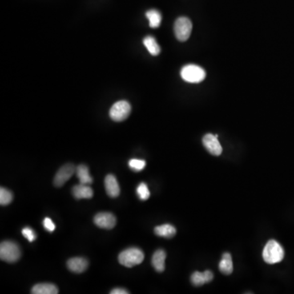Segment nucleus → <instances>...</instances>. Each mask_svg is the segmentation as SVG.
<instances>
[{
	"label": "nucleus",
	"mask_w": 294,
	"mask_h": 294,
	"mask_svg": "<svg viewBox=\"0 0 294 294\" xmlns=\"http://www.w3.org/2000/svg\"><path fill=\"white\" fill-rule=\"evenodd\" d=\"M105 187L107 195L111 198H116L120 194L119 182L112 174H109L105 178Z\"/></svg>",
	"instance_id": "9d476101"
},
{
	"label": "nucleus",
	"mask_w": 294,
	"mask_h": 294,
	"mask_svg": "<svg viewBox=\"0 0 294 294\" xmlns=\"http://www.w3.org/2000/svg\"><path fill=\"white\" fill-rule=\"evenodd\" d=\"M166 253L164 250L158 249L153 254L152 266L158 272H163L165 269Z\"/></svg>",
	"instance_id": "4468645a"
},
{
	"label": "nucleus",
	"mask_w": 294,
	"mask_h": 294,
	"mask_svg": "<svg viewBox=\"0 0 294 294\" xmlns=\"http://www.w3.org/2000/svg\"><path fill=\"white\" fill-rule=\"evenodd\" d=\"M13 194L8 189L0 188V204L3 206L9 205L13 201Z\"/></svg>",
	"instance_id": "412c9836"
},
{
	"label": "nucleus",
	"mask_w": 294,
	"mask_h": 294,
	"mask_svg": "<svg viewBox=\"0 0 294 294\" xmlns=\"http://www.w3.org/2000/svg\"><path fill=\"white\" fill-rule=\"evenodd\" d=\"M176 232L177 231L175 227L170 224L161 225L155 228V235L160 237L167 238V239L174 237L176 235Z\"/></svg>",
	"instance_id": "a211bd4d"
},
{
	"label": "nucleus",
	"mask_w": 294,
	"mask_h": 294,
	"mask_svg": "<svg viewBox=\"0 0 294 294\" xmlns=\"http://www.w3.org/2000/svg\"><path fill=\"white\" fill-rule=\"evenodd\" d=\"M21 233H22L24 237H26L30 242L34 241L36 239V234L30 227H25L21 231Z\"/></svg>",
	"instance_id": "b1692460"
},
{
	"label": "nucleus",
	"mask_w": 294,
	"mask_h": 294,
	"mask_svg": "<svg viewBox=\"0 0 294 294\" xmlns=\"http://www.w3.org/2000/svg\"><path fill=\"white\" fill-rule=\"evenodd\" d=\"M181 76L187 83H200L205 78L206 72L203 68L196 65H187L181 70Z\"/></svg>",
	"instance_id": "20e7f679"
},
{
	"label": "nucleus",
	"mask_w": 294,
	"mask_h": 294,
	"mask_svg": "<svg viewBox=\"0 0 294 294\" xmlns=\"http://www.w3.org/2000/svg\"><path fill=\"white\" fill-rule=\"evenodd\" d=\"M192 23L187 17H179L174 24V33L178 40L184 42L191 36Z\"/></svg>",
	"instance_id": "39448f33"
},
{
	"label": "nucleus",
	"mask_w": 294,
	"mask_h": 294,
	"mask_svg": "<svg viewBox=\"0 0 294 294\" xmlns=\"http://www.w3.org/2000/svg\"><path fill=\"white\" fill-rule=\"evenodd\" d=\"M218 138V135L207 134L203 138V144L206 150L215 156H218L222 153V147Z\"/></svg>",
	"instance_id": "6e6552de"
},
{
	"label": "nucleus",
	"mask_w": 294,
	"mask_h": 294,
	"mask_svg": "<svg viewBox=\"0 0 294 294\" xmlns=\"http://www.w3.org/2000/svg\"><path fill=\"white\" fill-rule=\"evenodd\" d=\"M89 262L85 258H72L67 262V267L74 273H82L87 270Z\"/></svg>",
	"instance_id": "9b49d317"
},
{
	"label": "nucleus",
	"mask_w": 294,
	"mask_h": 294,
	"mask_svg": "<svg viewBox=\"0 0 294 294\" xmlns=\"http://www.w3.org/2000/svg\"><path fill=\"white\" fill-rule=\"evenodd\" d=\"M144 254L138 248H129L123 250L119 255V262L126 267H133L141 264L144 260Z\"/></svg>",
	"instance_id": "f03ea898"
},
{
	"label": "nucleus",
	"mask_w": 294,
	"mask_h": 294,
	"mask_svg": "<svg viewBox=\"0 0 294 294\" xmlns=\"http://www.w3.org/2000/svg\"><path fill=\"white\" fill-rule=\"evenodd\" d=\"M73 195L77 199H91L93 196V189L89 185L79 184L74 186L72 189Z\"/></svg>",
	"instance_id": "ddd939ff"
},
{
	"label": "nucleus",
	"mask_w": 294,
	"mask_h": 294,
	"mask_svg": "<svg viewBox=\"0 0 294 294\" xmlns=\"http://www.w3.org/2000/svg\"><path fill=\"white\" fill-rule=\"evenodd\" d=\"M77 178L79 180V183L85 185H90L93 183V180L90 174H89V167L85 164H80L76 167Z\"/></svg>",
	"instance_id": "dca6fc26"
},
{
	"label": "nucleus",
	"mask_w": 294,
	"mask_h": 294,
	"mask_svg": "<svg viewBox=\"0 0 294 294\" xmlns=\"http://www.w3.org/2000/svg\"><path fill=\"white\" fill-rule=\"evenodd\" d=\"M44 227L46 229L47 231H49V232H53L55 231L56 226L54 223H53V221L51 220V218H46L45 220H44Z\"/></svg>",
	"instance_id": "393cba45"
},
{
	"label": "nucleus",
	"mask_w": 294,
	"mask_h": 294,
	"mask_svg": "<svg viewBox=\"0 0 294 294\" xmlns=\"http://www.w3.org/2000/svg\"><path fill=\"white\" fill-rule=\"evenodd\" d=\"M131 112V106L126 101H119L114 103L110 110V117L115 122L125 120Z\"/></svg>",
	"instance_id": "423d86ee"
},
{
	"label": "nucleus",
	"mask_w": 294,
	"mask_h": 294,
	"mask_svg": "<svg viewBox=\"0 0 294 294\" xmlns=\"http://www.w3.org/2000/svg\"><path fill=\"white\" fill-rule=\"evenodd\" d=\"M21 256V248L13 241H4L0 244V258L6 263H13L19 260Z\"/></svg>",
	"instance_id": "7ed1b4c3"
},
{
	"label": "nucleus",
	"mask_w": 294,
	"mask_h": 294,
	"mask_svg": "<svg viewBox=\"0 0 294 294\" xmlns=\"http://www.w3.org/2000/svg\"><path fill=\"white\" fill-rule=\"evenodd\" d=\"M143 44H144L146 49L148 50L149 53L151 55H159L161 51L160 47L157 44L156 40H155V38L154 37L150 36V35L146 36L144 38V40H143Z\"/></svg>",
	"instance_id": "6ab92c4d"
},
{
	"label": "nucleus",
	"mask_w": 294,
	"mask_h": 294,
	"mask_svg": "<svg viewBox=\"0 0 294 294\" xmlns=\"http://www.w3.org/2000/svg\"><path fill=\"white\" fill-rule=\"evenodd\" d=\"M31 293L33 294H57L58 293V288L57 286L53 284L49 283H44V284H38L32 288Z\"/></svg>",
	"instance_id": "2eb2a0df"
},
{
	"label": "nucleus",
	"mask_w": 294,
	"mask_h": 294,
	"mask_svg": "<svg viewBox=\"0 0 294 294\" xmlns=\"http://www.w3.org/2000/svg\"><path fill=\"white\" fill-rule=\"evenodd\" d=\"M214 279V274L211 271H205L204 272L195 271L191 275V283L195 286H202L206 283H209Z\"/></svg>",
	"instance_id": "f8f14e48"
},
{
	"label": "nucleus",
	"mask_w": 294,
	"mask_h": 294,
	"mask_svg": "<svg viewBox=\"0 0 294 294\" xmlns=\"http://www.w3.org/2000/svg\"><path fill=\"white\" fill-rule=\"evenodd\" d=\"M137 194L142 200H146L150 198V193L148 186L145 183H141L137 188Z\"/></svg>",
	"instance_id": "5701e85b"
},
{
	"label": "nucleus",
	"mask_w": 294,
	"mask_h": 294,
	"mask_svg": "<svg viewBox=\"0 0 294 294\" xmlns=\"http://www.w3.org/2000/svg\"><path fill=\"white\" fill-rule=\"evenodd\" d=\"M146 17L149 20V25L151 28H158L160 26L162 21V16L159 11L155 9H151L146 12Z\"/></svg>",
	"instance_id": "aec40b11"
},
{
	"label": "nucleus",
	"mask_w": 294,
	"mask_h": 294,
	"mask_svg": "<svg viewBox=\"0 0 294 294\" xmlns=\"http://www.w3.org/2000/svg\"><path fill=\"white\" fill-rule=\"evenodd\" d=\"M129 292L124 288H117L113 289L110 294H129Z\"/></svg>",
	"instance_id": "a878e982"
},
{
	"label": "nucleus",
	"mask_w": 294,
	"mask_h": 294,
	"mask_svg": "<svg viewBox=\"0 0 294 294\" xmlns=\"http://www.w3.org/2000/svg\"><path fill=\"white\" fill-rule=\"evenodd\" d=\"M94 223L100 228L110 230L115 227L116 218L110 213H100L94 218Z\"/></svg>",
	"instance_id": "1a4fd4ad"
},
{
	"label": "nucleus",
	"mask_w": 294,
	"mask_h": 294,
	"mask_svg": "<svg viewBox=\"0 0 294 294\" xmlns=\"http://www.w3.org/2000/svg\"><path fill=\"white\" fill-rule=\"evenodd\" d=\"M75 171H76V167L71 163H67L66 165L62 166L56 174L55 178H54V185L57 187L63 186L75 174Z\"/></svg>",
	"instance_id": "0eeeda50"
},
{
	"label": "nucleus",
	"mask_w": 294,
	"mask_h": 294,
	"mask_svg": "<svg viewBox=\"0 0 294 294\" xmlns=\"http://www.w3.org/2000/svg\"><path fill=\"white\" fill-rule=\"evenodd\" d=\"M263 259L268 264H275L284 258V250L277 241L271 239L266 244L263 252Z\"/></svg>",
	"instance_id": "f257e3e1"
},
{
	"label": "nucleus",
	"mask_w": 294,
	"mask_h": 294,
	"mask_svg": "<svg viewBox=\"0 0 294 294\" xmlns=\"http://www.w3.org/2000/svg\"><path fill=\"white\" fill-rule=\"evenodd\" d=\"M233 263L232 258L229 253H225L222 255V260L219 263V270L225 275H231L232 273Z\"/></svg>",
	"instance_id": "f3484780"
},
{
	"label": "nucleus",
	"mask_w": 294,
	"mask_h": 294,
	"mask_svg": "<svg viewBox=\"0 0 294 294\" xmlns=\"http://www.w3.org/2000/svg\"><path fill=\"white\" fill-rule=\"evenodd\" d=\"M129 167L135 172H140L146 167V161L143 159H132L129 162Z\"/></svg>",
	"instance_id": "4be33fe9"
}]
</instances>
